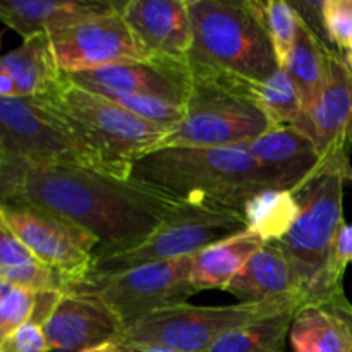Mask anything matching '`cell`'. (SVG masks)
Listing matches in <instances>:
<instances>
[{"label": "cell", "mask_w": 352, "mask_h": 352, "mask_svg": "<svg viewBox=\"0 0 352 352\" xmlns=\"http://www.w3.org/2000/svg\"><path fill=\"white\" fill-rule=\"evenodd\" d=\"M98 95L105 96V98L112 100L117 105L124 107L129 110L134 116L141 117L146 122L153 124V126L162 127L168 133L174 129L186 113V105H179V103L168 102V100L155 98V96H141V95H122V93H109L102 91Z\"/></svg>", "instance_id": "83f0119b"}, {"label": "cell", "mask_w": 352, "mask_h": 352, "mask_svg": "<svg viewBox=\"0 0 352 352\" xmlns=\"http://www.w3.org/2000/svg\"><path fill=\"white\" fill-rule=\"evenodd\" d=\"M322 24L327 43L340 54L346 52L352 45V0L322 2Z\"/></svg>", "instance_id": "1f68e13d"}, {"label": "cell", "mask_w": 352, "mask_h": 352, "mask_svg": "<svg viewBox=\"0 0 352 352\" xmlns=\"http://www.w3.org/2000/svg\"><path fill=\"white\" fill-rule=\"evenodd\" d=\"M299 203L289 189L268 188L246 199L241 208L246 230L260 236L265 243L284 239L298 220Z\"/></svg>", "instance_id": "d4e9b609"}, {"label": "cell", "mask_w": 352, "mask_h": 352, "mask_svg": "<svg viewBox=\"0 0 352 352\" xmlns=\"http://www.w3.org/2000/svg\"><path fill=\"white\" fill-rule=\"evenodd\" d=\"M294 126L315 141L327 167L339 168L352 182V71L336 48L330 50L329 74L322 95Z\"/></svg>", "instance_id": "4fadbf2b"}, {"label": "cell", "mask_w": 352, "mask_h": 352, "mask_svg": "<svg viewBox=\"0 0 352 352\" xmlns=\"http://www.w3.org/2000/svg\"><path fill=\"white\" fill-rule=\"evenodd\" d=\"M24 162L21 158H17L12 151L9 150L6 143L0 140V172H9L14 168H19Z\"/></svg>", "instance_id": "d590c367"}, {"label": "cell", "mask_w": 352, "mask_h": 352, "mask_svg": "<svg viewBox=\"0 0 352 352\" xmlns=\"http://www.w3.org/2000/svg\"><path fill=\"white\" fill-rule=\"evenodd\" d=\"M344 58H346L347 65H349V67H351V71H352V45H351L349 48H347L346 52H344Z\"/></svg>", "instance_id": "ab89813d"}, {"label": "cell", "mask_w": 352, "mask_h": 352, "mask_svg": "<svg viewBox=\"0 0 352 352\" xmlns=\"http://www.w3.org/2000/svg\"><path fill=\"white\" fill-rule=\"evenodd\" d=\"M122 344V342H120ZM127 347V352H175L170 349H164V347L155 346H143V344H124Z\"/></svg>", "instance_id": "f35d334b"}, {"label": "cell", "mask_w": 352, "mask_h": 352, "mask_svg": "<svg viewBox=\"0 0 352 352\" xmlns=\"http://www.w3.org/2000/svg\"><path fill=\"white\" fill-rule=\"evenodd\" d=\"M81 352H127V347L124 344H120L119 340H110V342H103L100 346L89 347Z\"/></svg>", "instance_id": "74e56055"}, {"label": "cell", "mask_w": 352, "mask_h": 352, "mask_svg": "<svg viewBox=\"0 0 352 352\" xmlns=\"http://www.w3.org/2000/svg\"><path fill=\"white\" fill-rule=\"evenodd\" d=\"M346 182L349 179L342 170L327 167L294 191L301 212L287 236L278 241L301 274L309 301L320 298L330 248L339 227L346 222Z\"/></svg>", "instance_id": "ba28073f"}, {"label": "cell", "mask_w": 352, "mask_h": 352, "mask_svg": "<svg viewBox=\"0 0 352 352\" xmlns=\"http://www.w3.org/2000/svg\"><path fill=\"white\" fill-rule=\"evenodd\" d=\"M124 327L122 320L93 296L64 292L41 329L50 351L81 352L119 340Z\"/></svg>", "instance_id": "2e32d148"}, {"label": "cell", "mask_w": 352, "mask_h": 352, "mask_svg": "<svg viewBox=\"0 0 352 352\" xmlns=\"http://www.w3.org/2000/svg\"><path fill=\"white\" fill-rule=\"evenodd\" d=\"M191 72L184 119L165 134L157 150L234 146L250 143L270 129L267 116L253 98V81L201 65H191Z\"/></svg>", "instance_id": "277c9868"}, {"label": "cell", "mask_w": 352, "mask_h": 352, "mask_svg": "<svg viewBox=\"0 0 352 352\" xmlns=\"http://www.w3.org/2000/svg\"><path fill=\"white\" fill-rule=\"evenodd\" d=\"M78 140L100 160L107 174L129 179L133 165L157 150L167 134L124 107L81 88L64 76L60 85L43 96Z\"/></svg>", "instance_id": "5b68a950"}, {"label": "cell", "mask_w": 352, "mask_h": 352, "mask_svg": "<svg viewBox=\"0 0 352 352\" xmlns=\"http://www.w3.org/2000/svg\"><path fill=\"white\" fill-rule=\"evenodd\" d=\"M0 140L24 164L105 172L65 120L40 98L0 96Z\"/></svg>", "instance_id": "9c48e42d"}, {"label": "cell", "mask_w": 352, "mask_h": 352, "mask_svg": "<svg viewBox=\"0 0 352 352\" xmlns=\"http://www.w3.org/2000/svg\"><path fill=\"white\" fill-rule=\"evenodd\" d=\"M349 265H352V223L344 222L337 230L336 239L330 248L329 261L323 274L322 292L315 301H322L330 296L344 292V274Z\"/></svg>", "instance_id": "4dcf8cb0"}, {"label": "cell", "mask_w": 352, "mask_h": 352, "mask_svg": "<svg viewBox=\"0 0 352 352\" xmlns=\"http://www.w3.org/2000/svg\"><path fill=\"white\" fill-rule=\"evenodd\" d=\"M226 291L239 302H263L289 296L308 298L301 274L278 243H267L258 250Z\"/></svg>", "instance_id": "d6986e66"}, {"label": "cell", "mask_w": 352, "mask_h": 352, "mask_svg": "<svg viewBox=\"0 0 352 352\" xmlns=\"http://www.w3.org/2000/svg\"><path fill=\"white\" fill-rule=\"evenodd\" d=\"M120 14L146 57L189 64L192 28L188 0H129L122 2Z\"/></svg>", "instance_id": "9a60e30c"}, {"label": "cell", "mask_w": 352, "mask_h": 352, "mask_svg": "<svg viewBox=\"0 0 352 352\" xmlns=\"http://www.w3.org/2000/svg\"><path fill=\"white\" fill-rule=\"evenodd\" d=\"M306 296L272 299L263 302H236L229 306H195L189 302L158 309L124 327L119 342L143 344L175 352H205L230 330L251 322L299 308Z\"/></svg>", "instance_id": "8992f818"}, {"label": "cell", "mask_w": 352, "mask_h": 352, "mask_svg": "<svg viewBox=\"0 0 352 352\" xmlns=\"http://www.w3.org/2000/svg\"><path fill=\"white\" fill-rule=\"evenodd\" d=\"M289 342L294 352H347L351 336L344 320L323 301H306L292 318Z\"/></svg>", "instance_id": "603a6c76"}, {"label": "cell", "mask_w": 352, "mask_h": 352, "mask_svg": "<svg viewBox=\"0 0 352 352\" xmlns=\"http://www.w3.org/2000/svg\"><path fill=\"white\" fill-rule=\"evenodd\" d=\"M0 219L41 263L65 278V291L85 280L91 270L100 243L76 223L19 203L0 205Z\"/></svg>", "instance_id": "8fae6325"}, {"label": "cell", "mask_w": 352, "mask_h": 352, "mask_svg": "<svg viewBox=\"0 0 352 352\" xmlns=\"http://www.w3.org/2000/svg\"><path fill=\"white\" fill-rule=\"evenodd\" d=\"M36 305V292L14 287L0 278V349L3 342L28 323Z\"/></svg>", "instance_id": "f546056e"}, {"label": "cell", "mask_w": 352, "mask_h": 352, "mask_svg": "<svg viewBox=\"0 0 352 352\" xmlns=\"http://www.w3.org/2000/svg\"><path fill=\"white\" fill-rule=\"evenodd\" d=\"M0 64L16 82L19 98H43L64 79L52 48L50 34L26 38L19 47L2 55Z\"/></svg>", "instance_id": "ffe728a7"}, {"label": "cell", "mask_w": 352, "mask_h": 352, "mask_svg": "<svg viewBox=\"0 0 352 352\" xmlns=\"http://www.w3.org/2000/svg\"><path fill=\"white\" fill-rule=\"evenodd\" d=\"M12 203L76 223L98 239L93 258L143 243L184 201L134 179L81 167L24 164Z\"/></svg>", "instance_id": "6da1fadb"}, {"label": "cell", "mask_w": 352, "mask_h": 352, "mask_svg": "<svg viewBox=\"0 0 352 352\" xmlns=\"http://www.w3.org/2000/svg\"><path fill=\"white\" fill-rule=\"evenodd\" d=\"M23 165L19 168H14V170L0 172V205H9V203H12L14 195H16L17 179H19Z\"/></svg>", "instance_id": "e575fe53"}, {"label": "cell", "mask_w": 352, "mask_h": 352, "mask_svg": "<svg viewBox=\"0 0 352 352\" xmlns=\"http://www.w3.org/2000/svg\"><path fill=\"white\" fill-rule=\"evenodd\" d=\"M0 278L31 292L65 291V278L41 263L0 219Z\"/></svg>", "instance_id": "cb8c5ba5"}, {"label": "cell", "mask_w": 352, "mask_h": 352, "mask_svg": "<svg viewBox=\"0 0 352 352\" xmlns=\"http://www.w3.org/2000/svg\"><path fill=\"white\" fill-rule=\"evenodd\" d=\"M120 7L122 2L113 0H0V21L26 40L54 34Z\"/></svg>", "instance_id": "e0dca14e"}, {"label": "cell", "mask_w": 352, "mask_h": 352, "mask_svg": "<svg viewBox=\"0 0 352 352\" xmlns=\"http://www.w3.org/2000/svg\"><path fill=\"white\" fill-rule=\"evenodd\" d=\"M181 201L241 212L246 199L268 188L289 189L282 174L260 164L246 143L234 146H174L151 151L133 165L131 177Z\"/></svg>", "instance_id": "7a4b0ae2"}, {"label": "cell", "mask_w": 352, "mask_h": 352, "mask_svg": "<svg viewBox=\"0 0 352 352\" xmlns=\"http://www.w3.org/2000/svg\"><path fill=\"white\" fill-rule=\"evenodd\" d=\"M192 28L189 64L265 81L278 69L263 2L188 0Z\"/></svg>", "instance_id": "3957f363"}, {"label": "cell", "mask_w": 352, "mask_h": 352, "mask_svg": "<svg viewBox=\"0 0 352 352\" xmlns=\"http://www.w3.org/2000/svg\"><path fill=\"white\" fill-rule=\"evenodd\" d=\"M65 292L88 294L102 301L124 325L158 309L182 305L198 292L191 280V256L143 265L107 277H89Z\"/></svg>", "instance_id": "30bf717a"}, {"label": "cell", "mask_w": 352, "mask_h": 352, "mask_svg": "<svg viewBox=\"0 0 352 352\" xmlns=\"http://www.w3.org/2000/svg\"><path fill=\"white\" fill-rule=\"evenodd\" d=\"M243 230H246V223L237 210L184 201L143 243L122 253L93 258L91 270L85 278L107 277L143 265L192 256Z\"/></svg>", "instance_id": "52a82bcc"}, {"label": "cell", "mask_w": 352, "mask_h": 352, "mask_svg": "<svg viewBox=\"0 0 352 352\" xmlns=\"http://www.w3.org/2000/svg\"><path fill=\"white\" fill-rule=\"evenodd\" d=\"M0 48H2V33H0Z\"/></svg>", "instance_id": "60d3db41"}, {"label": "cell", "mask_w": 352, "mask_h": 352, "mask_svg": "<svg viewBox=\"0 0 352 352\" xmlns=\"http://www.w3.org/2000/svg\"><path fill=\"white\" fill-rule=\"evenodd\" d=\"M0 352H50L40 323L28 322L3 342Z\"/></svg>", "instance_id": "d6a6232c"}, {"label": "cell", "mask_w": 352, "mask_h": 352, "mask_svg": "<svg viewBox=\"0 0 352 352\" xmlns=\"http://www.w3.org/2000/svg\"><path fill=\"white\" fill-rule=\"evenodd\" d=\"M322 301L327 302L347 325V330H349L351 336V346L347 352H352V305L349 302V299L346 298V292H339V294H333L330 298L322 299Z\"/></svg>", "instance_id": "836d02e7"}, {"label": "cell", "mask_w": 352, "mask_h": 352, "mask_svg": "<svg viewBox=\"0 0 352 352\" xmlns=\"http://www.w3.org/2000/svg\"><path fill=\"white\" fill-rule=\"evenodd\" d=\"M299 308L265 316L230 330L217 339L205 352H282L287 342L294 313Z\"/></svg>", "instance_id": "484cf974"}, {"label": "cell", "mask_w": 352, "mask_h": 352, "mask_svg": "<svg viewBox=\"0 0 352 352\" xmlns=\"http://www.w3.org/2000/svg\"><path fill=\"white\" fill-rule=\"evenodd\" d=\"M265 244L260 236L243 230L198 251L191 256L192 284L198 292L208 289L226 291L248 260Z\"/></svg>", "instance_id": "44dd1931"}, {"label": "cell", "mask_w": 352, "mask_h": 352, "mask_svg": "<svg viewBox=\"0 0 352 352\" xmlns=\"http://www.w3.org/2000/svg\"><path fill=\"white\" fill-rule=\"evenodd\" d=\"M332 48L298 14L296 40L284 69L301 96L302 116L313 109L322 95L329 74V55Z\"/></svg>", "instance_id": "7402d4cb"}, {"label": "cell", "mask_w": 352, "mask_h": 352, "mask_svg": "<svg viewBox=\"0 0 352 352\" xmlns=\"http://www.w3.org/2000/svg\"><path fill=\"white\" fill-rule=\"evenodd\" d=\"M50 40L64 76L150 58L138 45L120 9L57 31Z\"/></svg>", "instance_id": "7c38bea8"}, {"label": "cell", "mask_w": 352, "mask_h": 352, "mask_svg": "<svg viewBox=\"0 0 352 352\" xmlns=\"http://www.w3.org/2000/svg\"><path fill=\"white\" fill-rule=\"evenodd\" d=\"M89 91L155 96L186 105L191 89V65L168 58H143L96 71L65 76Z\"/></svg>", "instance_id": "5bb4252c"}, {"label": "cell", "mask_w": 352, "mask_h": 352, "mask_svg": "<svg viewBox=\"0 0 352 352\" xmlns=\"http://www.w3.org/2000/svg\"><path fill=\"white\" fill-rule=\"evenodd\" d=\"M246 146L260 164L284 175L292 192L327 168L315 141L294 124L270 127Z\"/></svg>", "instance_id": "ac0fdd59"}, {"label": "cell", "mask_w": 352, "mask_h": 352, "mask_svg": "<svg viewBox=\"0 0 352 352\" xmlns=\"http://www.w3.org/2000/svg\"><path fill=\"white\" fill-rule=\"evenodd\" d=\"M263 6L265 24H267L272 47H274L278 67H284L296 40L298 12L291 2H284V0H268V2H263Z\"/></svg>", "instance_id": "f1b7e54d"}, {"label": "cell", "mask_w": 352, "mask_h": 352, "mask_svg": "<svg viewBox=\"0 0 352 352\" xmlns=\"http://www.w3.org/2000/svg\"><path fill=\"white\" fill-rule=\"evenodd\" d=\"M0 96H6V98H17L19 96L16 82L10 78L9 72L2 67V64H0Z\"/></svg>", "instance_id": "8d00e7d4"}, {"label": "cell", "mask_w": 352, "mask_h": 352, "mask_svg": "<svg viewBox=\"0 0 352 352\" xmlns=\"http://www.w3.org/2000/svg\"><path fill=\"white\" fill-rule=\"evenodd\" d=\"M251 91L272 127L298 124L302 117L301 96L284 67L265 81H253Z\"/></svg>", "instance_id": "4316f807"}]
</instances>
